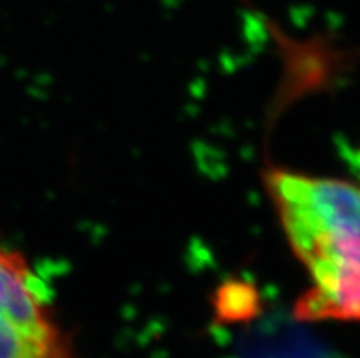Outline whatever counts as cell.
<instances>
[{
    "label": "cell",
    "mask_w": 360,
    "mask_h": 358,
    "mask_svg": "<svg viewBox=\"0 0 360 358\" xmlns=\"http://www.w3.org/2000/svg\"><path fill=\"white\" fill-rule=\"evenodd\" d=\"M265 185L292 252L309 274L298 320L360 322V186L271 168Z\"/></svg>",
    "instance_id": "cell-1"
},
{
    "label": "cell",
    "mask_w": 360,
    "mask_h": 358,
    "mask_svg": "<svg viewBox=\"0 0 360 358\" xmlns=\"http://www.w3.org/2000/svg\"><path fill=\"white\" fill-rule=\"evenodd\" d=\"M0 358H79L26 260L0 243Z\"/></svg>",
    "instance_id": "cell-2"
}]
</instances>
